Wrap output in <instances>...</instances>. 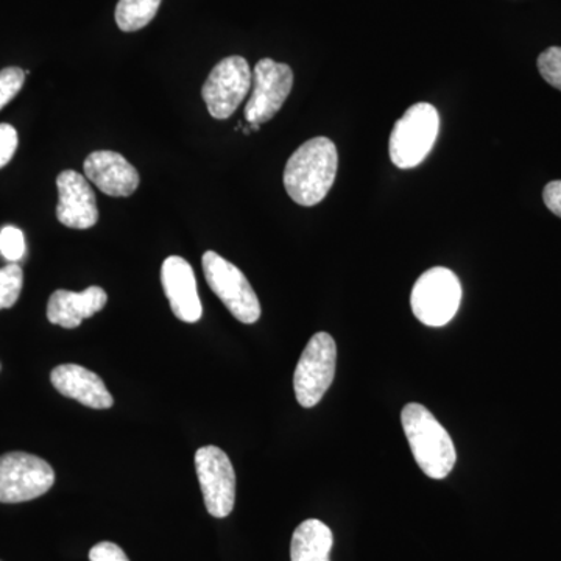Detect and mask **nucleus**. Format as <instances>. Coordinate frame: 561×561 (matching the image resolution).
Listing matches in <instances>:
<instances>
[{
  "mask_svg": "<svg viewBox=\"0 0 561 561\" xmlns=\"http://www.w3.org/2000/svg\"><path fill=\"white\" fill-rule=\"evenodd\" d=\"M546 208L561 219V180L551 181L542 191Z\"/></svg>",
  "mask_w": 561,
  "mask_h": 561,
  "instance_id": "obj_24",
  "label": "nucleus"
},
{
  "mask_svg": "<svg viewBox=\"0 0 561 561\" xmlns=\"http://www.w3.org/2000/svg\"><path fill=\"white\" fill-rule=\"evenodd\" d=\"M25 72L20 68H5L0 70V110L9 105L18 92L22 90Z\"/></svg>",
  "mask_w": 561,
  "mask_h": 561,
  "instance_id": "obj_21",
  "label": "nucleus"
},
{
  "mask_svg": "<svg viewBox=\"0 0 561 561\" xmlns=\"http://www.w3.org/2000/svg\"><path fill=\"white\" fill-rule=\"evenodd\" d=\"M538 70L542 79L561 91V47H549L538 57Z\"/></svg>",
  "mask_w": 561,
  "mask_h": 561,
  "instance_id": "obj_20",
  "label": "nucleus"
},
{
  "mask_svg": "<svg viewBox=\"0 0 561 561\" xmlns=\"http://www.w3.org/2000/svg\"><path fill=\"white\" fill-rule=\"evenodd\" d=\"M50 381L62 397L79 401L80 404L91 409L113 408L114 400L111 397L105 382L99 375L76 364H65L54 368Z\"/></svg>",
  "mask_w": 561,
  "mask_h": 561,
  "instance_id": "obj_14",
  "label": "nucleus"
},
{
  "mask_svg": "<svg viewBox=\"0 0 561 561\" xmlns=\"http://www.w3.org/2000/svg\"><path fill=\"white\" fill-rule=\"evenodd\" d=\"M461 284L456 273L445 267L424 272L413 286L411 306L413 316L426 327L448 324L459 311Z\"/></svg>",
  "mask_w": 561,
  "mask_h": 561,
  "instance_id": "obj_4",
  "label": "nucleus"
},
{
  "mask_svg": "<svg viewBox=\"0 0 561 561\" xmlns=\"http://www.w3.org/2000/svg\"><path fill=\"white\" fill-rule=\"evenodd\" d=\"M337 169V147L330 138L319 136L291 154L284 169V187L298 205H319L330 194Z\"/></svg>",
  "mask_w": 561,
  "mask_h": 561,
  "instance_id": "obj_1",
  "label": "nucleus"
},
{
  "mask_svg": "<svg viewBox=\"0 0 561 561\" xmlns=\"http://www.w3.org/2000/svg\"><path fill=\"white\" fill-rule=\"evenodd\" d=\"M57 219L73 230H88L99 221L95 194L81 173L65 171L58 175Z\"/></svg>",
  "mask_w": 561,
  "mask_h": 561,
  "instance_id": "obj_11",
  "label": "nucleus"
},
{
  "mask_svg": "<svg viewBox=\"0 0 561 561\" xmlns=\"http://www.w3.org/2000/svg\"><path fill=\"white\" fill-rule=\"evenodd\" d=\"M91 561H130L124 549H121L116 542L102 541L95 545L90 552Z\"/></svg>",
  "mask_w": 561,
  "mask_h": 561,
  "instance_id": "obj_23",
  "label": "nucleus"
},
{
  "mask_svg": "<svg viewBox=\"0 0 561 561\" xmlns=\"http://www.w3.org/2000/svg\"><path fill=\"white\" fill-rule=\"evenodd\" d=\"M24 272L21 265L9 264L0 268V309H10L20 298Z\"/></svg>",
  "mask_w": 561,
  "mask_h": 561,
  "instance_id": "obj_18",
  "label": "nucleus"
},
{
  "mask_svg": "<svg viewBox=\"0 0 561 561\" xmlns=\"http://www.w3.org/2000/svg\"><path fill=\"white\" fill-rule=\"evenodd\" d=\"M195 468L206 511L214 518H227L236 502V472L230 457L217 446H203L195 453Z\"/></svg>",
  "mask_w": 561,
  "mask_h": 561,
  "instance_id": "obj_9",
  "label": "nucleus"
},
{
  "mask_svg": "<svg viewBox=\"0 0 561 561\" xmlns=\"http://www.w3.org/2000/svg\"><path fill=\"white\" fill-rule=\"evenodd\" d=\"M55 472L46 460L27 453L0 457V502L20 504L43 496L51 489Z\"/></svg>",
  "mask_w": 561,
  "mask_h": 561,
  "instance_id": "obj_7",
  "label": "nucleus"
},
{
  "mask_svg": "<svg viewBox=\"0 0 561 561\" xmlns=\"http://www.w3.org/2000/svg\"><path fill=\"white\" fill-rule=\"evenodd\" d=\"M161 283L176 319L184 323H197L202 319L203 308L190 262L180 256H169L162 262Z\"/></svg>",
  "mask_w": 561,
  "mask_h": 561,
  "instance_id": "obj_12",
  "label": "nucleus"
},
{
  "mask_svg": "<svg viewBox=\"0 0 561 561\" xmlns=\"http://www.w3.org/2000/svg\"><path fill=\"white\" fill-rule=\"evenodd\" d=\"M106 301H108V295L99 286L88 287L83 291L57 290L49 298L47 319L51 324H58L66 330H76L81 321L101 312Z\"/></svg>",
  "mask_w": 561,
  "mask_h": 561,
  "instance_id": "obj_15",
  "label": "nucleus"
},
{
  "mask_svg": "<svg viewBox=\"0 0 561 561\" xmlns=\"http://www.w3.org/2000/svg\"><path fill=\"white\" fill-rule=\"evenodd\" d=\"M253 81L249 61L239 55L224 58L210 70L202 98L214 119H228L249 95Z\"/></svg>",
  "mask_w": 561,
  "mask_h": 561,
  "instance_id": "obj_8",
  "label": "nucleus"
},
{
  "mask_svg": "<svg viewBox=\"0 0 561 561\" xmlns=\"http://www.w3.org/2000/svg\"><path fill=\"white\" fill-rule=\"evenodd\" d=\"M162 0H119L116 7L117 27L122 32H138L147 27L160 10Z\"/></svg>",
  "mask_w": 561,
  "mask_h": 561,
  "instance_id": "obj_17",
  "label": "nucleus"
},
{
  "mask_svg": "<svg viewBox=\"0 0 561 561\" xmlns=\"http://www.w3.org/2000/svg\"><path fill=\"white\" fill-rule=\"evenodd\" d=\"M202 264L210 290L227 306L232 317L243 324L256 323L261 317V302L247 276L216 251H206Z\"/></svg>",
  "mask_w": 561,
  "mask_h": 561,
  "instance_id": "obj_5",
  "label": "nucleus"
},
{
  "mask_svg": "<svg viewBox=\"0 0 561 561\" xmlns=\"http://www.w3.org/2000/svg\"><path fill=\"white\" fill-rule=\"evenodd\" d=\"M440 131V114L431 103L420 102L397 121L389 140L390 160L397 168L412 169L431 153Z\"/></svg>",
  "mask_w": 561,
  "mask_h": 561,
  "instance_id": "obj_3",
  "label": "nucleus"
},
{
  "mask_svg": "<svg viewBox=\"0 0 561 561\" xmlns=\"http://www.w3.org/2000/svg\"><path fill=\"white\" fill-rule=\"evenodd\" d=\"M18 149V131L10 124H0V169L5 168Z\"/></svg>",
  "mask_w": 561,
  "mask_h": 561,
  "instance_id": "obj_22",
  "label": "nucleus"
},
{
  "mask_svg": "<svg viewBox=\"0 0 561 561\" xmlns=\"http://www.w3.org/2000/svg\"><path fill=\"white\" fill-rule=\"evenodd\" d=\"M83 169L87 179L110 197H130L139 187L138 171L117 151H94Z\"/></svg>",
  "mask_w": 561,
  "mask_h": 561,
  "instance_id": "obj_13",
  "label": "nucleus"
},
{
  "mask_svg": "<svg viewBox=\"0 0 561 561\" xmlns=\"http://www.w3.org/2000/svg\"><path fill=\"white\" fill-rule=\"evenodd\" d=\"M337 364V346L328 332H317L302 351L294 376L297 401L311 409L330 390Z\"/></svg>",
  "mask_w": 561,
  "mask_h": 561,
  "instance_id": "obj_6",
  "label": "nucleus"
},
{
  "mask_svg": "<svg viewBox=\"0 0 561 561\" xmlns=\"http://www.w3.org/2000/svg\"><path fill=\"white\" fill-rule=\"evenodd\" d=\"M401 423L420 470L437 481L448 478L457 461L456 446L448 431L416 402L404 405Z\"/></svg>",
  "mask_w": 561,
  "mask_h": 561,
  "instance_id": "obj_2",
  "label": "nucleus"
},
{
  "mask_svg": "<svg viewBox=\"0 0 561 561\" xmlns=\"http://www.w3.org/2000/svg\"><path fill=\"white\" fill-rule=\"evenodd\" d=\"M0 254L5 257L10 264H16L25 254L24 232L16 227H3L0 230Z\"/></svg>",
  "mask_w": 561,
  "mask_h": 561,
  "instance_id": "obj_19",
  "label": "nucleus"
},
{
  "mask_svg": "<svg viewBox=\"0 0 561 561\" xmlns=\"http://www.w3.org/2000/svg\"><path fill=\"white\" fill-rule=\"evenodd\" d=\"M334 535L327 524L308 519L294 531L290 545L291 561H331Z\"/></svg>",
  "mask_w": 561,
  "mask_h": 561,
  "instance_id": "obj_16",
  "label": "nucleus"
},
{
  "mask_svg": "<svg viewBox=\"0 0 561 561\" xmlns=\"http://www.w3.org/2000/svg\"><path fill=\"white\" fill-rule=\"evenodd\" d=\"M294 87V70L289 65L264 58L257 62L251 81V95L245 106L249 124H265L283 108Z\"/></svg>",
  "mask_w": 561,
  "mask_h": 561,
  "instance_id": "obj_10",
  "label": "nucleus"
}]
</instances>
